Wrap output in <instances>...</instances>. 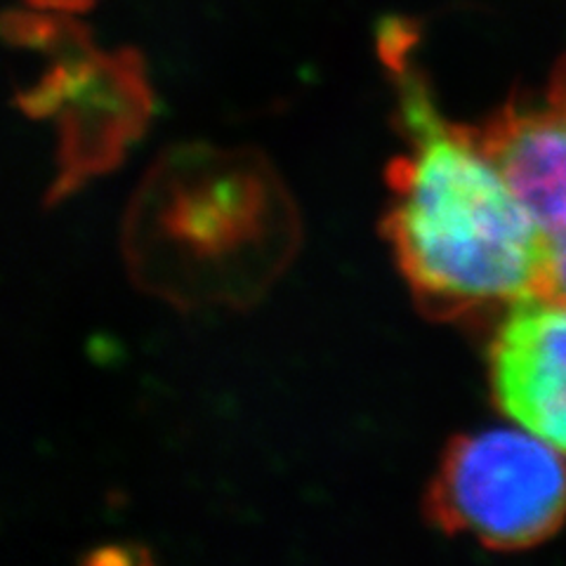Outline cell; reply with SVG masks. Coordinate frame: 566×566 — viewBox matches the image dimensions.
<instances>
[{"instance_id": "cell-1", "label": "cell", "mask_w": 566, "mask_h": 566, "mask_svg": "<svg viewBox=\"0 0 566 566\" xmlns=\"http://www.w3.org/2000/svg\"><path fill=\"white\" fill-rule=\"evenodd\" d=\"M411 33L382 29L399 76L409 154L389 170L387 237L416 297L437 316H463L534 295L547 239L470 133L447 126L428 85L403 64Z\"/></svg>"}, {"instance_id": "cell-3", "label": "cell", "mask_w": 566, "mask_h": 566, "mask_svg": "<svg viewBox=\"0 0 566 566\" xmlns=\"http://www.w3.org/2000/svg\"><path fill=\"white\" fill-rule=\"evenodd\" d=\"M491 389L520 428L566 453V305L517 300L491 345Z\"/></svg>"}, {"instance_id": "cell-5", "label": "cell", "mask_w": 566, "mask_h": 566, "mask_svg": "<svg viewBox=\"0 0 566 566\" xmlns=\"http://www.w3.org/2000/svg\"><path fill=\"white\" fill-rule=\"evenodd\" d=\"M534 295L566 305V234L547 239L543 270Z\"/></svg>"}, {"instance_id": "cell-7", "label": "cell", "mask_w": 566, "mask_h": 566, "mask_svg": "<svg viewBox=\"0 0 566 566\" xmlns=\"http://www.w3.org/2000/svg\"><path fill=\"white\" fill-rule=\"evenodd\" d=\"M27 3L45 12H83L91 10L97 0H27Z\"/></svg>"}, {"instance_id": "cell-2", "label": "cell", "mask_w": 566, "mask_h": 566, "mask_svg": "<svg viewBox=\"0 0 566 566\" xmlns=\"http://www.w3.org/2000/svg\"><path fill=\"white\" fill-rule=\"evenodd\" d=\"M439 528L493 551H522L566 520V460L534 432L493 428L458 437L428 495Z\"/></svg>"}, {"instance_id": "cell-6", "label": "cell", "mask_w": 566, "mask_h": 566, "mask_svg": "<svg viewBox=\"0 0 566 566\" xmlns=\"http://www.w3.org/2000/svg\"><path fill=\"white\" fill-rule=\"evenodd\" d=\"M547 104L553 106L566 118V57L557 64L553 81H551V95H547Z\"/></svg>"}, {"instance_id": "cell-4", "label": "cell", "mask_w": 566, "mask_h": 566, "mask_svg": "<svg viewBox=\"0 0 566 566\" xmlns=\"http://www.w3.org/2000/svg\"><path fill=\"white\" fill-rule=\"evenodd\" d=\"M476 147L501 172L510 191L545 239L566 234V118L551 104H507L480 130Z\"/></svg>"}]
</instances>
